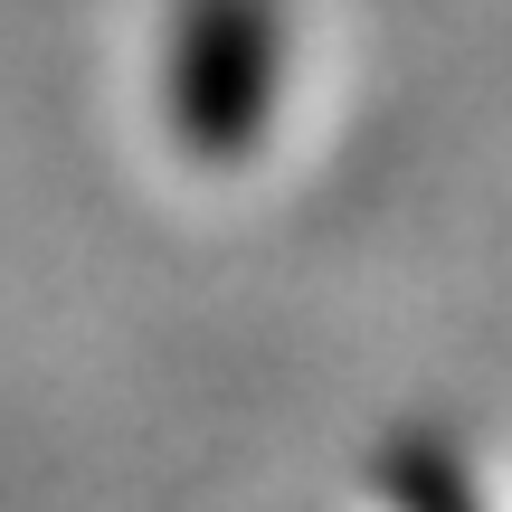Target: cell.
<instances>
[{
  "label": "cell",
  "mask_w": 512,
  "mask_h": 512,
  "mask_svg": "<svg viewBox=\"0 0 512 512\" xmlns=\"http://www.w3.org/2000/svg\"><path fill=\"white\" fill-rule=\"evenodd\" d=\"M285 86V0H181L162 48L171 143L200 162H238L266 143Z\"/></svg>",
  "instance_id": "6da1fadb"
},
{
  "label": "cell",
  "mask_w": 512,
  "mask_h": 512,
  "mask_svg": "<svg viewBox=\"0 0 512 512\" xmlns=\"http://www.w3.org/2000/svg\"><path fill=\"white\" fill-rule=\"evenodd\" d=\"M380 494L389 512H475V484H465V465L446 456V446H399V456L380 465Z\"/></svg>",
  "instance_id": "7a4b0ae2"
}]
</instances>
